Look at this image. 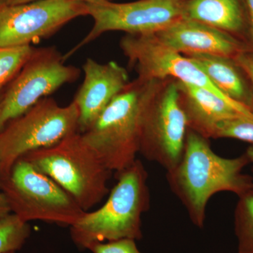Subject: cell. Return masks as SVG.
<instances>
[{"label":"cell","instance_id":"cell-1","mask_svg":"<svg viewBox=\"0 0 253 253\" xmlns=\"http://www.w3.org/2000/svg\"><path fill=\"white\" fill-rule=\"evenodd\" d=\"M249 164L246 154L234 158L218 156L207 138L189 128L180 160L166 176L193 224L202 229L212 196L231 192L239 197L253 190L252 176L242 172Z\"/></svg>","mask_w":253,"mask_h":253},{"label":"cell","instance_id":"cell-2","mask_svg":"<svg viewBox=\"0 0 253 253\" xmlns=\"http://www.w3.org/2000/svg\"><path fill=\"white\" fill-rule=\"evenodd\" d=\"M165 84L166 81L138 78L81 133L86 146L111 172L118 174L135 162L145 112Z\"/></svg>","mask_w":253,"mask_h":253},{"label":"cell","instance_id":"cell-3","mask_svg":"<svg viewBox=\"0 0 253 253\" xmlns=\"http://www.w3.org/2000/svg\"><path fill=\"white\" fill-rule=\"evenodd\" d=\"M117 174L118 182L106 203L70 226L71 239L80 249L99 243L142 239L141 219L150 208L149 174L139 159Z\"/></svg>","mask_w":253,"mask_h":253},{"label":"cell","instance_id":"cell-4","mask_svg":"<svg viewBox=\"0 0 253 253\" xmlns=\"http://www.w3.org/2000/svg\"><path fill=\"white\" fill-rule=\"evenodd\" d=\"M21 158L57 183L85 212L110 192L108 181L111 171L86 146L81 133Z\"/></svg>","mask_w":253,"mask_h":253},{"label":"cell","instance_id":"cell-5","mask_svg":"<svg viewBox=\"0 0 253 253\" xmlns=\"http://www.w3.org/2000/svg\"><path fill=\"white\" fill-rule=\"evenodd\" d=\"M0 189L11 213L26 222L71 226L86 212L57 183L23 158L0 176Z\"/></svg>","mask_w":253,"mask_h":253},{"label":"cell","instance_id":"cell-6","mask_svg":"<svg viewBox=\"0 0 253 253\" xmlns=\"http://www.w3.org/2000/svg\"><path fill=\"white\" fill-rule=\"evenodd\" d=\"M78 122L74 101L61 106L49 97L10 121L0 131V176L25 154L54 146L78 132Z\"/></svg>","mask_w":253,"mask_h":253},{"label":"cell","instance_id":"cell-7","mask_svg":"<svg viewBox=\"0 0 253 253\" xmlns=\"http://www.w3.org/2000/svg\"><path fill=\"white\" fill-rule=\"evenodd\" d=\"M92 28L74 47L63 55L66 61L81 48L110 31L128 35L156 34L182 17L184 0H139L116 3L109 0H84Z\"/></svg>","mask_w":253,"mask_h":253},{"label":"cell","instance_id":"cell-8","mask_svg":"<svg viewBox=\"0 0 253 253\" xmlns=\"http://www.w3.org/2000/svg\"><path fill=\"white\" fill-rule=\"evenodd\" d=\"M81 71L66 65L54 46L36 48L27 62L3 89L0 104V131L61 86L77 81Z\"/></svg>","mask_w":253,"mask_h":253},{"label":"cell","instance_id":"cell-9","mask_svg":"<svg viewBox=\"0 0 253 253\" xmlns=\"http://www.w3.org/2000/svg\"><path fill=\"white\" fill-rule=\"evenodd\" d=\"M188 129L177 81L166 83L145 112L139 154L169 170L180 160Z\"/></svg>","mask_w":253,"mask_h":253},{"label":"cell","instance_id":"cell-10","mask_svg":"<svg viewBox=\"0 0 253 253\" xmlns=\"http://www.w3.org/2000/svg\"><path fill=\"white\" fill-rule=\"evenodd\" d=\"M83 16H87L84 0H38L24 4H0V46L31 45Z\"/></svg>","mask_w":253,"mask_h":253},{"label":"cell","instance_id":"cell-11","mask_svg":"<svg viewBox=\"0 0 253 253\" xmlns=\"http://www.w3.org/2000/svg\"><path fill=\"white\" fill-rule=\"evenodd\" d=\"M120 46L141 79L166 81L174 78L180 83L204 88L223 99L232 100L223 94L189 56L165 45L154 34L127 35L122 38Z\"/></svg>","mask_w":253,"mask_h":253},{"label":"cell","instance_id":"cell-12","mask_svg":"<svg viewBox=\"0 0 253 253\" xmlns=\"http://www.w3.org/2000/svg\"><path fill=\"white\" fill-rule=\"evenodd\" d=\"M84 78L73 101L79 112L78 132L83 133L130 82L126 68L115 61L99 63L88 58Z\"/></svg>","mask_w":253,"mask_h":253},{"label":"cell","instance_id":"cell-13","mask_svg":"<svg viewBox=\"0 0 253 253\" xmlns=\"http://www.w3.org/2000/svg\"><path fill=\"white\" fill-rule=\"evenodd\" d=\"M154 35L165 45L186 56L214 55L234 60L248 51L244 43L229 33L185 18Z\"/></svg>","mask_w":253,"mask_h":253},{"label":"cell","instance_id":"cell-14","mask_svg":"<svg viewBox=\"0 0 253 253\" xmlns=\"http://www.w3.org/2000/svg\"><path fill=\"white\" fill-rule=\"evenodd\" d=\"M177 83L189 129L207 139L212 138L216 126L222 121L253 114L252 110L246 105L223 99L200 86L179 81Z\"/></svg>","mask_w":253,"mask_h":253},{"label":"cell","instance_id":"cell-15","mask_svg":"<svg viewBox=\"0 0 253 253\" xmlns=\"http://www.w3.org/2000/svg\"><path fill=\"white\" fill-rule=\"evenodd\" d=\"M187 56L199 66L223 94L251 109L253 94L248 89L234 60L208 54Z\"/></svg>","mask_w":253,"mask_h":253},{"label":"cell","instance_id":"cell-16","mask_svg":"<svg viewBox=\"0 0 253 253\" xmlns=\"http://www.w3.org/2000/svg\"><path fill=\"white\" fill-rule=\"evenodd\" d=\"M182 18L226 33L241 31L244 25L239 0H188L184 1Z\"/></svg>","mask_w":253,"mask_h":253},{"label":"cell","instance_id":"cell-17","mask_svg":"<svg viewBox=\"0 0 253 253\" xmlns=\"http://www.w3.org/2000/svg\"><path fill=\"white\" fill-rule=\"evenodd\" d=\"M238 253H253V190L239 196L234 212Z\"/></svg>","mask_w":253,"mask_h":253},{"label":"cell","instance_id":"cell-18","mask_svg":"<svg viewBox=\"0 0 253 253\" xmlns=\"http://www.w3.org/2000/svg\"><path fill=\"white\" fill-rule=\"evenodd\" d=\"M31 226L16 214H9L0 220V253L15 252L22 249L31 235Z\"/></svg>","mask_w":253,"mask_h":253},{"label":"cell","instance_id":"cell-19","mask_svg":"<svg viewBox=\"0 0 253 253\" xmlns=\"http://www.w3.org/2000/svg\"><path fill=\"white\" fill-rule=\"evenodd\" d=\"M36 49L32 45L0 46V89L17 76Z\"/></svg>","mask_w":253,"mask_h":253},{"label":"cell","instance_id":"cell-20","mask_svg":"<svg viewBox=\"0 0 253 253\" xmlns=\"http://www.w3.org/2000/svg\"><path fill=\"white\" fill-rule=\"evenodd\" d=\"M212 138H231L253 144V114L222 121L216 126Z\"/></svg>","mask_w":253,"mask_h":253},{"label":"cell","instance_id":"cell-21","mask_svg":"<svg viewBox=\"0 0 253 253\" xmlns=\"http://www.w3.org/2000/svg\"><path fill=\"white\" fill-rule=\"evenodd\" d=\"M87 250L92 253H142L138 249L135 240L132 239L99 243L91 245Z\"/></svg>","mask_w":253,"mask_h":253},{"label":"cell","instance_id":"cell-22","mask_svg":"<svg viewBox=\"0 0 253 253\" xmlns=\"http://www.w3.org/2000/svg\"><path fill=\"white\" fill-rule=\"evenodd\" d=\"M234 61L238 66L249 78L251 83H252L253 91V57L251 55L248 54L247 53L240 54L237 57L234 59ZM251 109L253 111V92L252 103L251 105Z\"/></svg>","mask_w":253,"mask_h":253},{"label":"cell","instance_id":"cell-23","mask_svg":"<svg viewBox=\"0 0 253 253\" xmlns=\"http://www.w3.org/2000/svg\"><path fill=\"white\" fill-rule=\"evenodd\" d=\"M0 175H1V172H0ZM9 214H11V211L8 206L7 201L0 189V220L9 215Z\"/></svg>","mask_w":253,"mask_h":253},{"label":"cell","instance_id":"cell-24","mask_svg":"<svg viewBox=\"0 0 253 253\" xmlns=\"http://www.w3.org/2000/svg\"><path fill=\"white\" fill-rule=\"evenodd\" d=\"M249 9L250 18V35H251V42L253 47V0H246Z\"/></svg>","mask_w":253,"mask_h":253},{"label":"cell","instance_id":"cell-25","mask_svg":"<svg viewBox=\"0 0 253 253\" xmlns=\"http://www.w3.org/2000/svg\"><path fill=\"white\" fill-rule=\"evenodd\" d=\"M38 0H6L4 4L9 5H14L19 4H24V3L32 2V1H36Z\"/></svg>","mask_w":253,"mask_h":253},{"label":"cell","instance_id":"cell-26","mask_svg":"<svg viewBox=\"0 0 253 253\" xmlns=\"http://www.w3.org/2000/svg\"><path fill=\"white\" fill-rule=\"evenodd\" d=\"M247 157L249 158L250 163H252L253 165V144L252 146H249L248 148L247 151L245 153Z\"/></svg>","mask_w":253,"mask_h":253},{"label":"cell","instance_id":"cell-27","mask_svg":"<svg viewBox=\"0 0 253 253\" xmlns=\"http://www.w3.org/2000/svg\"><path fill=\"white\" fill-rule=\"evenodd\" d=\"M3 89H4V88L2 89H0V104H1V99H2Z\"/></svg>","mask_w":253,"mask_h":253},{"label":"cell","instance_id":"cell-28","mask_svg":"<svg viewBox=\"0 0 253 253\" xmlns=\"http://www.w3.org/2000/svg\"><path fill=\"white\" fill-rule=\"evenodd\" d=\"M6 0H0V4H4Z\"/></svg>","mask_w":253,"mask_h":253},{"label":"cell","instance_id":"cell-29","mask_svg":"<svg viewBox=\"0 0 253 253\" xmlns=\"http://www.w3.org/2000/svg\"><path fill=\"white\" fill-rule=\"evenodd\" d=\"M15 253V252H11V253Z\"/></svg>","mask_w":253,"mask_h":253}]
</instances>
